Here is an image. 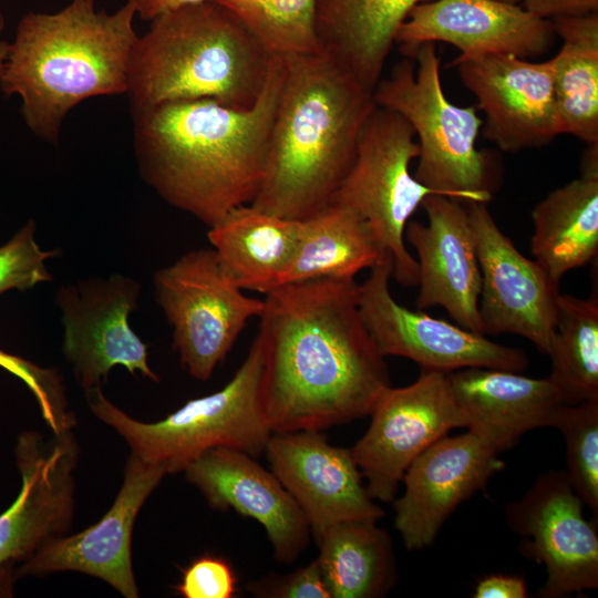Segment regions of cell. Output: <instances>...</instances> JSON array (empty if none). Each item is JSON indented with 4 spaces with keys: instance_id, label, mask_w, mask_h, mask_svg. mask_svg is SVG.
Listing matches in <instances>:
<instances>
[{
    "instance_id": "obj_40",
    "label": "cell",
    "mask_w": 598,
    "mask_h": 598,
    "mask_svg": "<svg viewBox=\"0 0 598 598\" xmlns=\"http://www.w3.org/2000/svg\"><path fill=\"white\" fill-rule=\"evenodd\" d=\"M6 27V19L4 16L0 9V76L3 70V65L8 55L9 51V42L1 39V34Z\"/></svg>"
},
{
    "instance_id": "obj_34",
    "label": "cell",
    "mask_w": 598,
    "mask_h": 598,
    "mask_svg": "<svg viewBox=\"0 0 598 598\" xmlns=\"http://www.w3.org/2000/svg\"><path fill=\"white\" fill-rule=\"evenodd\" d=\"M35 225L30 219L12 238L0 246V295L17 289L25 291L52 280L44 261L56 256L42 250L34 238Z\"/></svg>"
},
{
    "instance_id": "obj_9",
    "label": "cell",
    "mask_w": 598,
    "mask_h": 598,
    "mask_svg": "<svg viewBox=\"0 0 598 598\" xmlns=\"http://www.w3.org/2000/svg\"><path fill=\"white\" fill-rule=\"evenodd\" d=\"M155 299L173 329V348L183 368L207 381L224 361L249 319L259 317L264 299L234 285L215 250L195 249L159 269Z\"/></svg>"
},
{
    "instance_id": "obj_17",
    "label": "cell",
    "mask_w": 598,
    "mask_h": 598,
    "mask_svg": "<svg viewBox=\"0 0 598 598\" xmlns=\"http://www.w3.org/2000/svg\"><path fill=\"white\" fill-rule=\"evenodd\" d=\"M265 453L315 540L332 525L384 515L368 493L351 450L330 444L322 431L272 433Z\"/></svg>"
},
{
    "instance_id": "obj_39",
    "label": "cell",
    "mask_w": 598,
    "mask_h": 598,
    "mask_svg": "<svg viewBox=\"0 0 598 598\" xmlns=\"http://www.w3.org/2000/svg\"><path fill=\"white\" fill-rule=\"evenodd\" d=\"M203 1L207 0H126L135 9L136 16L150 21L164 12Z\"/></svg>"
},
{
    "instance_id": "obj_29",
    "label": "cell",
    "mask_w": 598,
    "mask_h": 598,
    "mask_svg": "<svg viewBox=\"0 0 598 598\" xmlns=\"http://www.w3.org/2000/svg\"><path fill=\"white\" fill-rule=\"evenodd\" d=\"M551 22L563 40L553 56L558 134L598 145V13Z\"/></svg>"
},
{
    "instance_id": "obj_2",
    "label": "cell",
    "mask_w": 598,
    "mask_h": 598,
    "mask_svg": "<svg viewBox=\"0 0 598 598\" xmlns=\"http://www.w3.org/2000/svg\"><path fill=\"white\" fill-rule=\"evenodd\" d=\"M283 74L282 56L274 55L264 90L248 110L198 99L132 113L144 182L208 227L250 204L264 178Z\"/></svg>"
},
{
    "instance_id": "obj_33",
    "label": "cell",
    "mask_w": 598,
    "mask_h": 598,
    "mask_svg": "<svg viewBox=\"0 0 598 598\" xmlns=\"http://www.w3.org/2000/svg\"><path fill=\"white\" fill-rule=\"evenodd\" d=\"M0 368L20 379L32 392L51 433L73 429L75 416L69 409L63 378L56 369L42 368L1 349Z\"/></svg>"
},
{
    "instance_id": "obj_22",
    "label": "cell",
    "mask_w": 598,
    "mask_h": 598,
    "mask_svg": "<svg viewBox=\"0 0 598 598\" xmlns=\"http://www.w3.org/2000/svg\"><path fill=\"white\" fill-rule=\"evenodd\" d=\"M255 458L243 451L216 447L197 456L183 472L210 507L234 509L258 522L274 558L291 564L309 543L308 522L276 475Z\"/></svg>"
},
{
    "instance_id": "obj_11",
    "label": "cell",
    "mask_w": 598,
    "mask_h": 598,
    "mask_svg": "<svg viewBox=\"0 0 598 598\" xmlns=\"http://www.w3.org/2000/svg\"><path fill=\"white\" fill-rule=\"evenodd\" d=\"M140 293L138 281L120 274L91 277L58 289L62 352L85 391L102 388L116 365L159 381L148 364L147 346L128 322L131 312L138 306Z\"/></svg>"
},
{
    "instance_id": "obj_6",
    "label": "cell",
    "mask_w": 598,
    "mask_h": 598,
    "mask_svg": "<svg viewBox=\"0 0 598 598\" xmlns=\"http://www.w3.org/2000/svg\"><path fill=\"white\" fill-rule=\"evenodd\" d=\"M261 377L262 347L256 336L225 386L187 401L157 422L127 415L105 398L102 388L85 394L92 413L125 440L132 454L173 474L216 447L235 448L254 457L265 452L272 432L264 410Z\"/></svg>"
},
{
    "instance_id": "obj_20",
    "label": "cell",
    "mask_w": 598,
    "mask_h": 598,
    "mask_svg": "<svg viewBox=\"0 0 598 598\" xmlns=\"http://www.w3.org/2000/svg\"><path fill=\"white\" fill-rule=\"evenodd\" d=\"M551 20L501 0H429L416 4L400 25L395 43L412 55L425 42H446L461 56L509 53L524 59L554 44Z\"/></svg>"
},
{
    "instance_id": "obj_28",
    "label": "cell",
    "mask_w": 598,
    "mask_h": 598,
    "mask_svg": "<svg viewBox=\"0 0 598 598\" xmlns=\"http://www.w3.org/2000/svg\"><path fill=\"white\" fill-rule=\"evenodd\" d=\"M377 522H342L316 539L317 560L331 598H378L395 585L398 570L391 537Z\"/></svg>"
},
{
    "instance_id": "obj_32",
    "label": "cell",
    "mask_w": 598,
    "mask_h": 598,
    "mask_svg": "<svg viewBox=\"0 0 598 598\" xmlns=\"http://www.w3.org/2000/svg\"><path fill=\"white\" fill-rule=\"evenodd\" d=\"M549 427L565 441L566 475L584 505L598 515V400L558 404Z\"/></svg>"
},
{
    "instance_id": "obj_37",
    "label": "cell",
    "mask_w": 598,
    "mask_h": 598,
    "mask_svg": "<svg viewBox=\"0 0 598 598\" xmlns=\"http://www.w3.org/2000/svg\"><path fill=\"white\" fill-rule=\"evenodd\" d=\"M528 12L543 19L598 13V0H522Z\"/></svg>"
},
{
    "instance_id": "obj_19",
    "label": "cell",
    "mask_w": 598,
    "mask_h": 598,
    "mask_svg": "<svg viewBox=\"0 0 598 598\" xmlns=\"http://www.w3.org/2000/svg\"><path fill=\"white\" fill-rule=\"evenodd\" d=\"M503 467L498 454L470 431L430 445L406 468L403 494L393 499L394 527L405 548L431 546L457 506Z\"/></svg>"
},
{
    "instance_id": "obj_25",
    "label": "cell",
    "mask_w": 598,
    "mask_h": 598,
    "mask_svg": "<svg viewBox=\"0 0 598 598\" xmlns=\"http://www.w3.org/2000/svg\"><path fill=\"white\" fill-rule=\"evenodd\" d=\"M299 237L300 220L281 218L250 204L231 209L207 233L234 285L265 295L287 282Z\"/></svg>"
},
{
    "instance_id": "obj_36",
    "label": "cell",
    "mask_w": 598,
    "mask_h": 598,
    "mask_svg": "<svg viewBox=\"0 0 598 598\" xmlns=\"http://www.w3.org/2000/svg\"><path fill=\"white\" fill-rule=\"evenodd\" d=\"M247 588L252 596L264 598H331L317 558L290 574L261 578Z\"/></svg>"
},
{
    "instance_id": "obj_31",
    "label": "cell",
    "mask_w": 598,
    "mask_h": 598,
    "mask_svg": "<svg viewBox=\"0 0 598 598\" xmlns=\"http://www.w3.org/2000/svg\"><path fill=\"white\" fill-rule=\"evenodd\" d=\"M271 54L321 53L316 33L317 0H215Z\"/></svg>"
},
{
    "instance_id": "obj_24",
    "label": "cell",
    "mask_w": 598,
    "mask_h": 598,
    "mask_svg": "<svg viewBox=\"0 0 598 598\" xmlns=\"http://www.w3.org/2000/svg\"><path fill=\"white\" fill-rule=\"evenodd\" d=\"M588 146L580 177L550 192L532 210V254L557 285L598 251V145Z\"/></svg>"
},
{
    "instance_id": "obj_26",
    "label": "cell",
    "mask_w": 598,
    "mask_h": 598,
    "mask_svg": "<svg viewBox=\"0 0 598 598\" xmlns=\"http://www.w3.org/2000/svg\"><path fill=\"white\" fill-rule=\"evenodd\" d=\"M429 0H317L315 25L321 53L373 92L395 35L411 10Z\"/></svg>"
},
{
    "instance_id": "obj_8",
    "label": "cell",
    "mask_w": 598,
    "mask_h": 598,
    "mask_svg": "<svg viewBox=\"0 0 598 598\" xmlns=\"http://www.w3.org/2000/svg\"><path fill=\"white\" fill-rule=\"evenodd\" d=\"M419 152L410 123L375 105L359 133L353 163L329 202L344 205L367 220L392 256V276L408 287L417 285L419 266L405 246L406 224L426 196L441 195L411 174V162Z\"/></svg>"
},
{
    "instance_id": "obj_5",
    "label": "cell",
    "mask_w": 598,
    "mask_h": 598,
    "mask_svg": "<svg viewBox=\"0 0 598 598\" xmlns=\"http://www.w3.org/2000/svg\"><path fill=\"white\" fill-rule=\"evenodd\" d=\"M151 21L128 61L132 113L181 100L210 99L236 110L256 104L274 55L223 6L207 0Z\"/></svg>"
},
{
    "instance_id": "obj_14",
    "label": "cell",
    "mask_w": 598,
    "mask_h": 598,
    "mask_svg": "<svg viewBox=\"0 0 598 598\" xmlns=\"http://www.w3.org/2000/svg\"><path fill=\"white\" fill-rule=\"evenodd\" d=\"M14 455L21 487L0 514V568L17 567L66 535L75 508L79 445L72 430L50 437L23 432Z\"/></svg>"
},
{
    "instance_id": "obj_30",
    "label": "cell",
    "mask_w": 598,
    "mask_h": 598,
    "mask_svg": "<svg viewBox=\"0 0 598 598\" xmlns=\"http://www.w3.org/2000/svg\"><path fill=\"white\" fill-rule=\"evenodd\" d=\"M549 381L564 404L598 400V299L560 292L556 299L555 331L548 353Z\"/></svg>"
},
{
    "instance_id": "obj_10",
    "label": "cell",
    "mask_w": 598,
    "mask_h": 598,
    "mask_svg": "<svg viewBox=\"0 0 598 598\" xmlns=\"http://www.w3.org/2000/svg\"><path fill=\"white\" fill-rule=\"evenodd\" d=\"M392 272L393 259L386 255L358 285L361 318L384 358L403 357L422 370L442 373L465 368L522 372L528 367V358L519 349L398 303L390 291Z\"/></svg>"
},
{
    "instance_id": "obj_21",
    "label": "cell",
    "mask_w": 598,
    "mask_h": 598,
    "mask_svg": "<svg viewBox=\"0 0 598 598\" xmlns=\"http://www.w3.org/2000/svg\"><path fill=\"white\" fill-rule=\"evenodd\" d=\"M421 206L427 224L409 220L404 230V240L419 258L415 306L419 310L441 306L457 326L484 334L478 312L481 269L467 208L437 194L426 196Z\"/></svg>"
},
{
    "instance_id": "obj_18",
    "label": "cell",
    "mask_w": 598,
    "mask_h": 598,
    "mask_svg": "<svg viewBox=\"0 0 598 598\" xmlns=\"http://www.w3.org/2000/svg\"><path fill=\"white\" fill-rule=\"evenodd\" d=\"M166 474L161 465L131 453L122 486L103 517L80 533L47 544L14 568V577L78 571L104 580L126 598H137L132 565L133 527L145 501Z\"/></svg>"
},
{
    "instance_id": "obj_41",
    "label": "cell",
    "mask_w": 598,
    "mask_h": 598,
    "mask_svg": "<svg viewBox=\"0 0 598 598\" xmlns=\"http://www.w3.org/2000/svg\"><path fill=\"white\" fill-rule=\"evenodd\" d=\"M508 3L520 4L522 0H501Z\"/></svg>"
},
{
    "instance_id": "obj_23",
    "label": "cell",
    "mask_w": 598,
    "mask_h": 598,
    "mask_svg": "<svg viewBox=\"0 0 598 598\" xmlns=\"http://www.w3.org/2000/svg\"><path fill=\"white\" fill-rule=\"evenodd\" d=\"M445 377L463 427L497 454L514 447L526 432L549 426L563 403L548 378L491 368H465Z\"/></svg>"
},
{
    "instance_id": "obj_1",
    "label": "cell",
    "mask_w": 598,
    "mask_h": 598,
    "mask_svg": "<svg viewBox=\"0 0 598 598\" xmlns=\"http://www.w3.org/2000/svg\"><path fill=\"white\" fill-rule=\"evenodd\" d=\"M265 296L257 336L271 432L323 431L369 415L391 383L354 279L293 281Z\"/></svg>"
},
{
    "instance_id": "obj_12",
    "label": "cell",
    "mask_w": 598,
    "mask_h": 598,
    "mask_svg": "<svg viewBox=\"0 0 598 598\" xmlns=\"http://www.w3.org/2000/svg\"><path fill=\"white\" fill-rule=\"evenodd\" d=\"M365 433L350 448L373 499L393 502L410 464L462 419L445 373L422 370L402 388H388L369 414Z\"/></svg>"
},
{
    "instance_id": "obj_7",
    "label": "cell",
    "mask_w": 598,
    "mask_h": 598,
    "mask_svg": "<svg viewBox=\"0 0 598 598\" xmlns=\"http://www.w3.org/2000/svg\"><path fill=\"white\" fill-rule=\"evenodd\" d=\"M434 43L419 45L381 78L373 90L377 105L403 116L419 144L414 177L441 195L467 203H488L489 161L476 148L483 125L474 106L453 104L440 79Z\"/></svg>"
},
{
    "instance_id": "obj_13",
    "label": "cell",
    "mask_w": 598,
    "mask_h": 598,
    "mask_svg": "<svg viewBox=\"0 0 598 598\" xmlns=\"http://www.w3.org/2000/svg\"><path fill=\"white\" fill-rule=\"evenodd\" d=\"M582 508L565 471L554 470L505 506L508 527L523 538L520 551L545 566L540 597H569L598 587V534Z\"/></svg>"
},
{
    "instance_id": "obj_15",
    "label": "cell",
    "mask_w": 598,
    "mask_h": 598,
    "mask_svg": "<svg viewBox=\"0 0 598 598\" xmlns=\"http://www.w3.org/2000/svg\"><path fill=\"white\" fill-rule=\"evenodd\" d=\"M481 269L478 312L484 334L513 333L548 355L555 331V283L505 236L484 203H467Z\"/></svg>"
},
{
    "instance_id": "obj_16",
    "label": "cell",
    "mask_w": 598,
    "mask_h": 598,
    "mask_svg": "<svg viewBox=\"0 0 598 598\" xmlns=\"http://www.w3.org/2000/svg\"><path fill=\"white\" fill-rule=\"evenodd\" d=\"M451 65L477 100L484 137L502 151L539 148L559 135L553 58L532 62L509 53L458 55Z\"/></svg>"
},
{
    "instance_id": "obj_27",
    "label": "cell",
    "mask_w": 598,
    "mask_h": 598,
    "mask_svg": "<svg viewBox=\"0 0 598 598\" xmlns=\"http://www.w3.org/2000/svg\"><path fill=\"white\" fill-rule=\"evenodd\" d=\"M386 255L361 215L331 202L300 220L297 254L286 283L317 278L354 279Z\"/></svg>"
},
{
    "instance_id": "obj_38",
    "label": "cell",
    "mask_w": 598,
    "mask_h": 598,
    "mask_svg": "<svg viewBox=\"0 0 598 598\" xmlns=\"http://www.w3.org/2000/svg\"><path fill=\"white\" fill-rule=\"evenodd\" d=\"M474 598H526L527 586L519 576L489 575L482 578L474 590Z\"/></svg>"
},
{
    "instance_id": "obj_35",
    "label": "cell",
    "mask_w": 598,
    "mask_h": 598,
    "mask_svg": "<svg viewBox=\"0 0 598 598\" xmlns=\"http://www.w3.org/2000/svg\"><path fill=\"white\" fill-rule=\"evenodd\" d=\"M175 590L184 598H234L238 594V577L227 559L205 554L182 570Z\"/></svg>"
},
{
    "instance_id": "obj_4",
    "label": "cell",
    "mask_w": 598,
    "mask_h": 598,
    "mask_svg": "<svg viewBox=\"0 0 598 598\" xmlns=\"http://www.w3.org/2000/svg\"><path fill=\"white\" fill-rule=\"evenodd\" d=\"M136 11L113 13L95 0H71L54 13L28 12L19 21L0 76V91L19 96L27 127L56 144L62 123L81 102L125 94L127 66L138 38Z\"/></svg>"
},
{
    "instance_id": "obj_3",
    "label": "cell",
    "mask_w": 598,
    "mask_h": 598,
    "mask_svg": "<svg viewBox=\"0 0 598 598\" xmlns=\"http://www.w3.org/2000/svg\"><path fill=\"white\" fill-rule=\"evenodd\" d=\"M285 74L266 168L250 203L303 220L331 200L349 172L373 92L324 53L282 56Z\"/></svg>"
}]
</instances>
